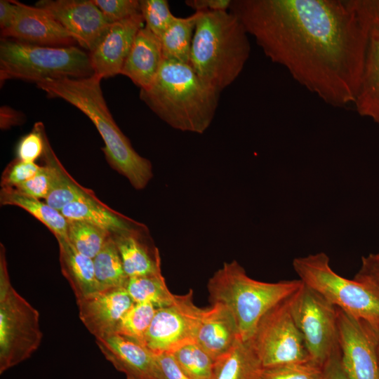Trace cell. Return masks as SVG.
<instances>
[{
    "mask_svg": "<svg viewBox=\"0 0 379 379\" xmlns=\"http://www.w3.org/2000/svg\"><path fill=\"white\" fill-rule=\"evenodd\" d=\"M264 53L326 104H353L370 29L347 0H232Z\"/></svg>",
    "mask_w": 379,
    "mask_h": 379,
    "instance_id": "1",
    "label": "cell"
},
{
    "mask_svg": "<svg viewBox=\"0 0 379 379\" xmlns=\"http://www.w3.org/2000/svg\"><path fill=\"white\" fill-rule=\"evenodd\" d=\"M259 379H325L324 367L312 361L263 368Z\"/></svg>",
    "mask_w": 379,
    "mask_h": 379,
    "instance_id": "34",
    "label": "cell"
},
{
    "mask_svg": "<svg viewBox=\"0 0 379 379\" xmlns=\"http://www.w3.org/2000/svg\"><path fill=\"white\" fill-rule=\"evenodd\" d=\"M291 297L270 309L248 340L265 368L312 361L291 314Z\"/></svg>",
    "mask_w": 379,
    "mask_h": 379,
    "instance_id": "9",
    "label": "cell"
},
{
    "mask_svg": "<svg viewBox=\"0 0 379 379\" xmlns=\"http://www.w3.org/2000/svg\"><path fill=\"white\" fill-rule=\"evenodd\" d=\"M354 279L366 284L379 294V253L363 258L361 267Z\"/></svg>",
    "mask_w": 379,
    "mask_h": 379,
    "instance_id": "40",
    "label": "cell"
},
{
    "mask_svg": "<svg viewBox=\"0 0 379 379\" xmlns=\"http://www.w3.org/2000/svg\"><path fill=\"white\" fill-rule=\"evenodd\" d=\"M1 127L2 128L19 124L23 120L24 114L8 106L1 107Z\"/></svg>",
    "mask_w": 379,
    "mask_h": 379,
    "instance_id": "45",
    "label": "cell"
},
{
    "mask_svg": "<svg viewBox=\"0 0 379 379\" xmlns=\"http://www.w3.org/2000/svg\"><path fill=\"white\" fill-rule=\"evenodd\" d=\"M51 181V169L49 165L46 163V165L42 166L40 172L34 177L9 188L22 195L39 199H45L50 191Z\"/></svg>",
    "mask_w": 379,
    "mask_h": 379,
    "instance_id": "37",
    "label": "cell"
},
{
    "mask_svg": "<svg viewBox=\"0 0 379 379\" xmlns=\"http://www.w3.org/2000/svg\"><path fill=\"white\" fill-rule=\"evenodd\" d=\"M336 308V307H335ZM341 366L350 379H379V350L368 323L336 308Z\"/></svg>",
    "mask_w": 379,
    "mask_h": 379,
    "instance_id": "12",
    "label": "cell"
},
{
    "mask_svg": "<svg viewBox=\"0 0 379 379\" xmlns=\"http://www.w3.org/2000/svg\"><path fill=\"white\" fill-rule=\"evenodd\" d=\"M125 288L134 302L150 303L157 308L176 300L177 295L170 291L161 273L128 278Z\"/></svg>",
    "mask_w": 379,
    "mask_h": 379,
    "instance_id": "29",
    "label": "cell"
},
{
    "mask_svg": "<svg viewBox=\"0 0 379 379\" xmlns=\"http://www.w3.org/2000/svg\"><path fill=\"white\" fill-rule=\"evenodd\" d=\"M94 74L90 54L75 46L51 47L9 38L0 41V83L20 79H82Z\"/></svg>",
    "mask_w": 379,
    "mask_h": 379,
    "instance_id": "6",
    "label": "cell"
},
{
    "mask_svg": "<svg viewBox=\"0 0 379 379\" xmlns=\"http://www.w3.org/2000/svg\"><path fill=\"white\" fill-rule=\"evenodd\" d=\"M159 379H191L180 368L171 353L155 355Z\"/></svg>",
    "mask_w": 379,
    "mask_h": 379,
    "instance_id": "41",
    "label": "cell"
},
{
    "mask_svg": "<svg viewBox=\"0 0 379 379\" xmlns=\"http://www.w3.org/2000/svg\"><path fill=\"white\" fill-rule=\"evenodd\" d=\"M163 61L159 38L144 26L135 36L120 74L140 89H145L153 82Z\"/></svg>",
    "mask_w": 379,
    "mask_h": 379,
    "instance_id": "20",
    "label": "cell"
},
{
    "mask_svg": "<svg viewBox=\"0 0 379 379\" xmlns=\"http://www.w3.org/2000/svg\"><path fill=\"white\" fill-rule=\"evenodd\" d=\"M198 12L189 65L220 93L237 79L249 58V34L229 11Z\"/></svg>",
    "mask_w": 379,
    "mask_h": 379,
    "instance_id": "4",
    "label": "cell"
},
{
    "mask_svg": "<svg viewBox=\"0 0 379 379\" xmlns=\"http://www.w3.org/2000/svg\"><path fill=\"white\" fill-rule=\"evenodd\" d=\"M67 239L80 253L93 258L111 234L88 222L67 220Z\"/></svg>",
    "mask_w": 379,
    "mask_h": 379,
    "instance_id": "30",
    "label": "cell"
},
{
    "mask_svg": "<svg viewBox=\"0 0 379 379\" xmlns=\"http://www.w3.org/2000/svg\"><path fill=\"white\" fill-rule=\"evenodd\" d=\"M239 339L235 320L223 305L203 309L195 342L215 361L227 352Z\"/></svg>",
    "mask_w": 379,
    "mask_h": 379,
    "instance_id": "19",
    "label": "cell"
},
{
    "mask_svg": "<svg viewBox=\"0 0 379 379\" xmlns=\"http://www.w3.org/2000/svg\"><path fill=\"white\" fill-rule=\"evenodd\" d=\"M1 205L20 207L45 225L57 240L67 239L68 220L60 211L39 199L20 194L11 188L2 187L0 192Z\"/></svg>",
    "mask_w": 379,
    "mask_h": 379,
    "instance_id": "26",
    "label": "cell"
},
{
    "mask_svg": "<svg viewBox=\"0 0 379 379\" xmlns=\"http://www.w3.org/2000/svg\"><path fill=\"white\" fill-rule=\"evenodd\" d=\"M112 236L128 278L161 273L160 253L147 227Z\"/></svg>",
    "mask_w": 379,
    "mask_h": 379,
    "instance_id": "18",
    "label": "cell"
},
{
    "mask_svg": "<svg viewBox=\"0 0 379 379\" xmlns=\"http://www.w3.org/2000/svg\"><path fill=\"white\" fill-rule=\"evenodd\" d=\"M220 92L186 63L164 60L152 84L140 98L171 127L203 133L215 114Z\"/></svg>",
    "mask_w": 379,
    "mask_h": 379,
    "instance_id": "3",
    "label": "cell"
},
{
    "mask_svg": "<svg viewBox=\"0 0 379 379\" xmlns=\"http://www.w3.org/2000/svg\"><path fill=\"white\" fill-rule=\"evenodd\" d=\"M109 24L140 13L139 0H93Z\"/></svg>",
    "mask_w": 379,
    "mask_h": 379,
    "instance_id": "36",
    "label": "cell"
},
{
    "mask_svg": "<svg viewBox=\"0 0 379 379\" xmlns=\"http://www.w3.org/2000/svg\"><path fill=\"white\" fill-rule=\"evenodd\" d=\"M105 359L127 379H159L155 355L139 342L119 333L95 338Z\"/></svg>",
    "mask_w": 379,
    "mask_h": 379,
    "instance_id": "17",
    "label": "cell"
},
{
    "mask_svg": "<svg viewBox=\"0 0 379 379\" xmlns=\"http://www.w3.org/2000/svg\"><path fill=\"white\" fill-rule=\"evenodd\" d=\"M43 155L52 173L50 191L45 199L46 204L60 211L72 202L96 198L93 191L79 185L66 172L50 146L46 135Z\"/></svg>",
    "mask_w": 379,
    "mask_h": 379,
    "instance_id": "24",
    "label": "cell"
},
{
    "mask_svg": "<svg viewBox=\"0 0 379 379\" xmlns=\"http://www.w3.org/2000/svg\"><path fill=\"white\" fill-rule=\"evenodd\" d=\"M262 369L249 342L238 339L215 361L211 379H259Z\"/></svg>",
    "mask_w": 379,
    "mask_h": 379,
    "instance_id": "25",
    "label": "cell"
},
{
    "mask_svg": "<svg viewBox=\"0 0 379 379\" xmlns=\"http://www.w3.org/2000/svg\"><path fill=\"white\" fill-rule=\"evenodd\" d=\"M140 11L145 26L160 38L175 16L171 12L166 0H140Z\"/></svg>",
    "mask_w": 379,
    "mask_h": 379,
    "instance_id": "33",
    "label": "cell"
},
{
    "mask_svg": "<svg viewBox=\"0 0 379 379\" xmlns=\"http://www.w3.org/2000/svg\"><path fill=\"white\" fill-rule=\"evenodd\" d=\"M13 1L17 6L15 18L8 29L1 31V38L51 47L71 46L77 43L46 10Z\"/></svg>",
    "mask_w": 379,
    "mask_h": 379,
    "instance_id": "14",
    "label": "cell"
},
{
    "mask_svg": "<svg viewBox=\"0 0 379 379\" xmlns=\"http://www.w3.org/2000/svg\"><path fill=\"white\" fill-rule=\"evenodd\" d=\"M291 311L311 360L324 367L340 353L336 308L302 283L291 297Z\"/></svg>",
    "mask_w": 379,
    "mask_h": 379,
    "instance_id": "10",
    "label": "cell"
},
{
    "mask_svg": "<svg viewBox=\"0 0 379 379\" xmlns=\"http://www.w3.org/2000/svg\"><path fill=\"white\" fill-rule=\"evenodd\" d=\"M67 220L88 222L109 232L111 235L131 232L145 227L111 209L97 197L72 202L60 211Z\"/></svg>",
    "mask_w": 379,
    "mask_h": 379,
    "instance_id": "22",
    "label": "cell"
},
{
    "mask_svg": "<svg viewBox=\"0 0 379 379\" xmlns=\"http://www.w3.org/2000/svg\"><path fill=\"white\" fill-rule=\"evenodd\" d=\"M157 310L150 303L134 302L120 321L115 333L144 345L146 333Z\"/></svg>",
    "mask_w": 379,
    "mask_h": 379,
    "instance_id": "32",
    "label": "cell"
},
{
    "mask_svg": "<svg viewBox=\"0 0 379 379\" xmlns=\"http://www.w3.org/2000/svg\"><path fill=\"white\" fill-rule=\"evenodd\" d=\"M191 379H211L215 360L196 342L187 343L171 352Z\"/></svg>",
    "mask_w": 379,
    "mask_h": 379,
    "instance_id": "31",
    "label": "cell"
},
{
    "mask_svg": "<svg viewBox=\"0 0 379 379\" xmlns=\"http://www.w3.org/2000/svg\"><path fill=\"white\" fill-rule=\"evenodd\" d=\"M58 242L61 271L76 300L98 291L93 258L78 251L67 239H58Z\"/></svg>",
    "mask_w": 379,
    "mask_h": 379,
    "instance_id": "23",
    "label": "cell"
},
{
    "mask_svg": "<svg viewBox=\"0 0 379 379\" xmlns=\"http://www.w3.org/2000/svg\"><path fill=\"white\" fill-rule=\"evenodd\" d=\"M101 79L93 74L82 79H48L36 86L51 98H60L82 112L95 125L112 168L126 177L136 190H142L153 176L149 160L140 156L114 121L104 98Z\"/></svg>",
    "mask_w": 379,
    "mask_h": 379,
    "instance_id": "2",
    "label": "cell"
},
{
    "mask_svg": "<svg viewBox=\"0 0 379 379\" xmlns=\"http://www.w3.org/2000/svg\"><path fill=\"white\" fill-rule=\"evenodd\" d=\"M292 265L299 279L330 304L379 328V294L366 284L334 272L325 253L296 258Z\"/></svg>",
    "mask_w": 379,
    "mask_h": 379,
    "instance_id": "7",
    "label": "cell"
},
{
    "mask_svg": "<svg viewBox=\"0 0 379 379\" xmlns=\"http://www.w3.org/2000/svg\"><path fill=\"white\" fill-rule=\"evenodd\" d=\"M347 1L364 25L379 31V0Z\"/></svg>",
    "mask_w": 379,
    "mask_h": 379,
    "instance_id": "39",
    "label": "cell"
},
{
    "mask_svg": "<svg viewBox=\"0 0 379 379\" xmlns=\"http://www.w3.org/2000/svg\"><path fill=\"white\" fill-rule=\"evenodd\" d=\"M41 168L42 166L34 162H25L17 159L4 171L1 178V187H15L34 177Z\"/></svg>",
    "mask_w": 379,
    "mask_h": 379,
    "instance_id": "38",
    "label": "cell"
},
{
    "mask_svg": "<svg viewBox=\"0 0 379 379\" xmlns=\"http://www.w3.org/2000/svg\"><path fill=\"white\" fill-rule=\"evenodd\" d=\"M193 292L177 295L169 306L157 308L145 335L144 345L154 355L171 353L195 342L203 308L193 302Z\"/></svg>",
    "mask_w": 379,
    "mask_h": 379,
    "instance_id": "11",
    "label": "cell"
},
{
    "mask_svg": "<svg viewBox=\"0 0 379 379\" xmlns=\"http://www.w3.org/2000/svg\"><path fill=\"white\" fill-rule=\"evenodd\" d=\"M324 369L325 379H350L341 366L340 353L328 361Z\"/></svg>",
    "mask_w": 379,
    "mask_h": 379,
    "instance_id": "44",
    "label": "cell"
},
{
    "mask_svg": "<svg viewBox=\"0 0 379 379\" xmlns=\"http://www.w3.org/2000/svg\"><path fill=\"white\" fill-rule=\"evenodd\" d=\"M45 136L43 124L36 123L32 131L20 140L16 148L18 159L25 162H34L44 154Z\"/></svg>",
    "mask_w": 379,
    "mask_h": 379,
    "instance_id": "35",
    "label": "cell"
},
{
    "mask_svg": "<svg viewBox=\"0 0 379 379\" xmlns=\"http://www.w3.org/2000/svg\"><path fill=\"white\" fill-rule=\"evenodd\" d=\"M133 303L126 288L98 291L77 300L80 320L95 338L114 333Z\"/></svg>",
    "mask_w": 379,
    "mask_h": 379,
    "instance_id": "16",
    "label": "cell"
},
{
    "mask_svg": "<svg viewBox=\"0 0 379 379\" xmlns=\"http://www.w3.org/2000/svg\"><path fill=\"white\" fill-rule=\"evenodd\" d=\"M35 6L48 11L89 53L111 25L93 0H41Z\"/></svg>",
    "mask_w": 379,
    "mask_h": 379,
    "instance_id": "13",
    "label": "cell"
},
{
    "mask_svg": "<svg viewBox=\"0 0 379 379\" xmlns=\"http://www.w3.org/2000/svg\"><path fill=\"white\" fill-rule=\"evenodd\" d=\"M298 279L264 282L248 276L236 260L225 262L209 279L207 288L212 304L225 305L232 313L239 338L248 341L262 317L273 307L298 291Z\"/></svg>",
    "mask_w": 379,
    "mask_h": 379,
    "instance_id": "5",
    "label": "cell"
},
{
    "mask_svg": "<svg viewBox=\"0 0 379 379\" xmlns=\"http://www.w3.org/2000/svg\"><path fill=\"white\" fill-rule=\"evenodd\" d=\"M39 313L12 286L0 251V373L27 359L42 339Z\"/></svg>",
    "mask_w": 379,
    "mask_h": 379,
    "instance_id": "8",
    "label": "cell"
},
{
    "mask_svg": "<svg viewBox=\"0 0 379 379\" xmlns=\"http://www.w3.org/2000/svg\"><path fill=\"white\" fill-rule=\"evenodd\" d=\"M353 105L361 117L379 124V31L371 28L365 61Z\"/></svg>",
    "mask_w": 379,
    "mask_h": 379,
    "instance_id": "21",
    "label": "cell"
},
{
    "mask_svg": "<svg viewBox=\"0 0 379 379\" xmlns=\"http://www.w3.org/2000/svg\"><path fill=\"white\" fill-rule=\"evenodd\" d=\"M199 13L175 17L159 38L164 60L189 64L193 35Z\"/></svg>",
    "mask_w": 379,
    "mask_h": 379,
    "instance_id": "27",
    "label": "cell"
},
{
    "mask_svg": "<svg viewBox=\"0 0 379 379\" xmlns=\"http://www.w3.org/2000/svg\"><path fill=\"white\" fill-rule=\"evenodd\" d=\"M17 13V6L14 1H0L1 31L8 29L13 23Z\"/></svg>",
    "mask_w": 379,
    "mask_h": 379,
    "instance_id": "43",
    "label": "cell"
},
{
    "mask_svg": "<svg viewBox=\"0 0 379 379\" xmlns=\"http://www.w3.org/2000/svg\"><path fill=\"white\" fill-rule=\"evenodd\" d=\"M232 0H187L185 4L195 11H229Z\"/></svg>",
    "mask_w": 379,
    "mask_h": 379,
    "instance_id": "42",
    "label": "cell"
},
{
    "mask_svg": "<svg viewBox=\"0 0 379 379\" xmlns=\"http://www.w3.org/2000/svg\"><path fill=\"white\" fill-rule=\"evenodd\" d=\"M145 26L140 13L110 25L91 53L94 74L101 79L120 74L138 31Z\"/></svg>",
    "mask_w": 379,
    "mask_h": 379,
    "instance_id": "15",
    "label": "cell"
},
{
    "mask_svg": "<svg viewBox=\"0 0 379 379\" xmlns=\"http://www.w3.org/2000/svg\"><path fill=\"white\" fill-rule=\"evenodd\" d=\"M93 260L98 291L126 287L128 277L112 235Z\"/></svg>",
    "mask_w": 379,
    "mask_h": 379,
    "instance_id": "28",
    "label": "cell"
}]
</instances>
